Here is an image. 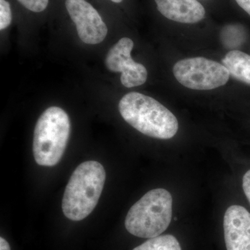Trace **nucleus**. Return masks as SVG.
Segmentation results:
<instances>
[{"mask_svg":"<svg viewBox=\"0 0 250 250\" xmlns=\"http://www.w3.org/2000/svg\"><path fill=\"white\" fill-rule=\"evenodd\" d=\"M119 111L126 123L140 132L159 139L174 137L179 123L173 113L155 99L132 92L123 96Z\"/></svg>","mask_w":250,"mask_h":250,"instance_id":"f257e3e1","label":"nucleus"},{"mask_svg":"<svg viewBox=\"0 0 250 250\" xmlns=\"http://www.w3.org/2000/svg\"><path fill=\"white\" fill-rule=\"evenodd\" d=\"M106 180L103 166L95 161L82 163L72 173L64 192L62 209L73 221L88 216L96 207Z\"/></svg>","mask_w":250,"mask_h":250,"instance_id":"f03ea898","label":"nucleus"},{"mask_svg":"<svg viewBox=\"0 0 250 250\" xmlns=\"http://www.w3.org/2000/svg\"><path fill=\"white\" fill-rule=\"evenodd\" d=\"M172 215L170 192L164 188L153 189L130 208L125 219V228L135 236L154 238L167 229Z\"/></svg>","mask_w":250,"mask_h":250,"instance_id":"7ed1b4c3","label":"nucleus"},{"mask_svg":"<svg viewBox=\"0 0 250 250\" xmlns=\"http://www.w3.org/2000/svg\"><path fill=\"white\" fill-rule=\"evenodd\" d=\"M70 134L66 112L51 106L41 115L34 129L33 152L39 165L54 166L62 159Z\"/></svg>","mask_w":250,"mask_h":250,"instance_id":"20e7f679","label":"nucleus"},{"mask_svg":"<svg viewBox=\"0 0 250 250\" xmlns=\"http://www.w3.org/2000/svg\"><path fill=\"white\" fill-rule=\"evenodd\" d=\"M176 80L192 90H208L228 83L230 74L223 64L204 58L194 57L176 62L173 67Z\"/></svg>","mask_w":250,"mask_h":250,"instance_id":"39448f33","label":"nucleus"},{"mask_svg":"<svg viewBox=\"0 0 250 250\" xmlns=\"http://www.w3.org/2000/svg\"><path fill=\"white\" fill-rule=\"evenodd\" d=\"M134 42L123 38L111 47L106 56V67L114 72H121V83L126 88L144 84L147 79V70L142 64L131 59Z\"/></svg>","mask_w":250,"mask_h":250,"instance_id":"423d86ee","label":"nucleus"},{"mask_svg":"<svg viewBox=\"0 0 250 250\" xmlns=\"http://www.w3.org/2000/svg\"><path fill=\"white\" fill-rule=\"evenodd\" d=\"M65 7L76 25L79 37L90 45L104 40L108 29L97 10L85 0H66Z\"/></svg>","mask_w":250,"mask_h":250,"instance_id":"0eeeda50","label":"nucleus"},{"mask_svg":"<svg viewBox=\"0 0 250 250\" xmlns=\"http://www.w3.org/2000/svg\"><path fill=\"white\" fill-rule=\"evenodd\" d=\"M224 233L228 250H250V213L244 207H229L224 217Z\"/></svg>","mask_w":250,"mask_h":250,"instance_id":"6e6552de","label":"nucleus"},{"mask_svg":"<svg viewBox=\"0 0 250 250\" xmlns=\"http://www.w3.org/2000/svg\"><path fill=\"white\" fill-rule=\"evenodd\" d=\"M164 17L174 22L195 24L205 18V9L197 0H154Z\"/></svg>","mask_w":250,"mask_h":250,"instance_id":"1a4fd4ad","label":"nucleus"},{"mask_svg":"<svg viewBox=\"0 0 250 250\" xmlns=\"http://www.w3.org/2000/svg\"><path fill=\"white\" fill-rule=\"evenodd\" d=\"M230 76L250 85V56L239 50L229 52L222 59Z\"/></svg>","mask_w":250,"mask_h":250,"instance_id":"9d476101","label":"nucleus"},{"mask_svg":"<svg viewBox=\"0 0 250 250\" xmlns=\"http://www.w3.org/2000/svg\"><path fill=\"white\" fill-rule=\"evenodd\" d=\"M133 250H182L179 241L172 235H164L149 238Z\"/></svg>","mask_w":250,"mask_h":250,"instance_id":"9b49d317","label":"nucleus"},{"mask_svg":"<svg viewBox=\"0 0 250 250\" xmlns=\"http://www.w3.org/2000/svg\"><path fill=\"white\" fill-rule=\"evenodd\" d=\"M12 21V13L9 3L6 0H0V29H6Z\"/></svg>","mask_w":250,"mask_h":250,"instance_id":"f8f14e48","label":"nucleus"},{"mask_svg":"<svg viewBox=\"0 0 250 250\" xmlns=\"http://www.w3.org/2000/svg\"><path fill=\"white\" fill-rule=\"evenodd\" d=\"M26 9L33 12H42L47 8L49 0H18Z\"/></svg>","mask_w":250,"mask_h":250,"instance_id":"ddd939ff","label":"nucleus"},{"mask_svg":"<svg viewBox=\"0 0 250 250\" xmlns=\"http://www.w3.org/2000/svg\"><path fill=\"white\" fill-rule=\"evenodd\" d=\"M243 188L247 198L250 203V170L243 176Z\"/></svg>","mask_w":250,"mask_h":250,"instance_id":"4468645a","label":"nucleus"},{"mask_svg":"<svg viewBox=\"0 0 250 250\" xmlns=\"http://www.w3.org/2000/svg\"><path fill=\"white\" fill-rule=\"evenodd\" d=\"M235 1L250 16V0H235Z\"/></svg>","mask_w":250,"mask_h":250,"instance_id":"2eb2a0df","label":"nucleus"},{"mask_svg":"<svg viewBox=\"0 0 250 250\" xmlns=\"http://www.w3.org/2000/svg\"><path fill=\"white\" fill-rule=\"evenodd\" d=\"M0 250H11L9 243L2 237L0 238Z\"/></svg>","mask_w":250,"mask_h":250,"instance_id":"dca6fc26","label":"nucleus"},{"mask_svg":"<svg viewBox=\"0 0 250 250\" xmlns=\"http://www.w3.org/2000/svg\"><path fill=\"white\" fill-rule=\"evenodd\" d=\"M111 1L115 3H121L123 1V0H111Z\"/></svg>","mask_w":250,"mask_h":250,"instance_id":"f3484780","label":"nucleus"}]
</instances>
